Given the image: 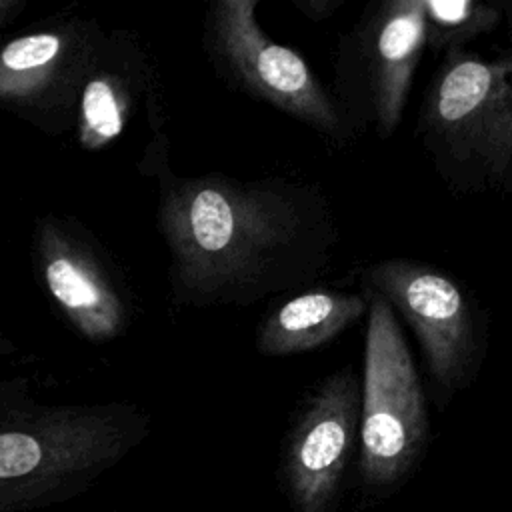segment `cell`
<instances>
[{
  "instance_id": "1",
  "label": "cell",
  "mask_w": 512,
  "mask_h": 512,
  "mask_svg": "<svg viewBox=\"0 0 512 512\" xmlns=\"http://www.w3.org/2000/svg\"><path fill=\"white\" fill-rule=\"evenodd\" d=\"M158 228L176 300L252 304L282 286L306 234V210L280 180L162 176Z\"/></svg>"
},
{
  "instance_id": "2",
  "label": "cell",
  "mask_w": 512,
  "mask_h": 512,
  "mask_svg": "<svg viewBox=\"0 0 512 512\" xmlns=\"http://www.w3.org/2000/svg\"><path fill=\"white\" fill-rule=\"evenodd\" d=\"M148 432L150 418L134 404H38L0 390V512L80 498Z\"/></svg>"
},
{
  "instance_id": "3",
  "label": "cell",
  "mask_w": 512,
  "mask_h": 512,
  "mask_svg": "<svg viewBox=\"0 0 512 512\" xmlns=\"http://www.w3.org/2000/svg\"><path fill=\"white\" fill-rule=\"evenodd\" d=\"M426 438L420 378L390 302L370 294L364 348L360 476L370 490L390 488L414 466Z\"/></svg>"
},
{
  "instance_id": "4",
  "label": "cell",
  "mask_w": 512,
  "mask_h": 512,
  "mask_svg": "<svg viewBox=\"0 0 512 512\" xmlns=\"http://www.w3.org/2000/svg\"><path fill=\"white\" fill-rule=\"evenodd\" d=\"M258 0H220L206 14V50L234 86L336 136L340 116L326 90L292 48L272 42L256 22Z\"/></svg>"
},
{
  "instance_id": "5",
  "label": "cell",
  "mask_w": 512,
  "mask_h": 512,
  "mask_svg": "<svg viewBox=\"0 0 512 512\" xmlns=\"http://www.w3.org/2000/svg\"><path fill=\"white\" fill-rule=\"evenodd\" d=\"M104 36L96 20L64 18L0 44V108L50 134L74 128Z\"/></svg>"
},
{
  "instance_id": "6",
  "label": "cell",
  "mask_w": 512,
  "mask_h": 512,
  "mask_svg": "<svg viewBox=\"0 0 512 512\" xmlns=\"http://www.w3.org/2000/svg\"><path fill=\"white\" fill-rule=\"evenodd\" d=\"M360 414L362 384L350 372L328 376L306 400L278 462V484L292 512H334Z\"/></svg>"
},
{
  "instance_id": "7",
  "label": "cell",
  "mask_w": 512,
  "mask_h": 512,
  "mask_svg": "<svg viewBox=\"0 0 512 512\" xmlns=\"http://www.w3.org/2000/svg\"><path fill=\"white\" fill-rule=\"evenodd\" d=\"M426 120L452 152L502 172L512 160V56H454L428 96Z\"/></svg>"
},
{
  "instance_id": "8",
  "label": "cell",
  "mask_w": 512,
  "mask_h": 512,
  "mask_svg": "<svg viewBox=\"0 0 512 512\" xmlns=\"http://www.w3.org/2000/svg\"><path fill=\"white\" fill-rule=\"evenodd\" d=\"M32 256L42 288L78 334L94 342L122 334L128 322L122 290L76 226L56 216L38 220Z\"/></svg>"
},
{
  "instance_id": "9",
  "label": "cell",
  "mask_w": 512,
  "mask_h": 512,
  "mask_svg": "<svg viewBox=\"0 0 512 512\" xmlns=\"http://www.w3.org/2000/svg\"><path fill=\"white\" fill-rule=\"evenodd\" d=\"M368 276L416 332L434 378L446 388L462 382L472 354V324L460 288L436 270L406 260L380 262Z\"/></svg>"
},
{
  "instance_id": "10",
  "label": "cell",
  "mask_w": 512,
  "mask_h": 512,
  "mask_svg": "<svg viewBox=\"0 0 512 512\" xmlns=\"http://www.w3.org/2000/svg\"><path fill=\"white\" fill-rule=\"evenodd\" d=\"M148 66L132 36L106 34L84 78L76 112V140L84 150L112 144L134 112Z\"/></svg>"
},
{
  "instance_id": "11",
  "label": "cell",
  "mask_w": 512,
  "mask_h": 512,
  "mask_svg": "<svg viewBox=\"0 0 512 512\" xmlns=\"http://www.w3.org/2000/svg\"><path fill=\"white\" fill-rule=\"evenodd\" d=\"M428 40L424 0L392 2L376 36V116L382 134H390L404 110L420 54Z\"/></svg>"
},
{
  "instance_id": "12",
  "label": "cell",
  "mask_w": 512,
  "mask_h": 512,
  "mask_svg": "<svg viewBox=\"0 0 512 512\" xmlns=\"http://www.w3.org/2000/svg\"><path fill=\"white\" fill-rule=\"evenodd\" d=\"M366 300L340 292H306L272 310L256 332L264 356H290L314 350L336 338L366 312Z\"/></svg>"
},
{
  "instance_id": "13",
  "label": "cell",
  "mask_w": 512,
  "mask_h": 512,
  "mask_svg": "<svg viewBox=\"0 0 512 512\" xmlns=\"http://www.w3.org/2000/svg\"><path fill=\"white\" fill-rule=\"evenodd\" d=\"M428 26L442 40L464 38L488 30L496 20V12L472 0H424Z\"/></svg>"
},
{
  "instance_id": "14",
  "label": "cell",
  "mask_w": 512,
  "mask_h": 512,
  "mask_svg": "<svg viewBox=\"0 0 512 512\" xmlns=\"http://www.w3.org/2000/svg\"><path fill=\"white\" fill-rule=\"evenodd\" d=\"M294 4L308 16L314 20L326 18L332 14V10L336 8V2L332 0H294Z\"/></svg>"
},
{
  "instance_id": "15",
  "label": "cell",
  "mask_w": 512,
  "mask_h": 512,
  "mask_svg": "<svg viewBox=\"0 0 512 512\" xmlns=\"http://www.w3.org/2000/svg\"><path fill=\"white\" fill-rule=\"evenodd\" d=\"M26 0H0V28L18 18V14L26 8Z\"/></svg>"
}]
</instances>
